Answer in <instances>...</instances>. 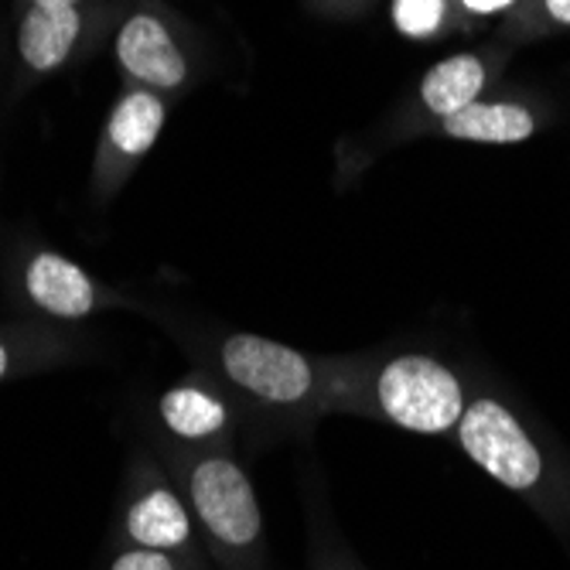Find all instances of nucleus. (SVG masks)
I'll return each instance as SVG.
<instances>
[{
	"label": "nucleus",
	"mask_w": 570,
	"mask_h": 570,
	"mask_svg": "<svg viewBox=\"0 0 570 570\" xmlns=\"http://www.w3.org/2000/svg\"><path fill=\"white\" fill-rule=\"evenodd\" d=\"M114 570H175L171 567V560L161 553V550H134V553H124L117 563H114Z\"/></svg>",
	"instance_id": "obj_14"
},
{
	"label": "nucleus",
	"mask_w": 570,
	"mask_h": 570,
	"mask_svg": "<svg viewBox=\"0 0 570 570\" xmlns=\"http://www.w3.org/2000/svg\"><path fill=\"white\" fill-rule=\"evenodd\" d=\"M530 110L515 102H469L464 110L444 117V130L461 140H482V144H520L533 134Z\"/></svg>",
	"instance_id": "obj_8"
},
{
	"label": "nucleus",
	"mask_w": 570,
	"mask_h": 570,
	"mask_svg": "<svg viewBox=\"0 0 570 570\" xmlns=\"http://www.w3.org/2000/svg\"><path fill=\"white\" fill-rule=\"evenodd\" d=\"M376 390L390 421L417 434H441L454 428L464 413L458 380L428 355L393 358Z\"/></svg>",
	"instance_id": "obj_1"
},
{
	"label": "nucleus",
	"mask_w": 570,
	"mask_h": 570,
	"mask_svg": "<svg viewBox=\"0 0 570 570\" xmlns=\"http://www.w3.org/2000/svg\"><path fill=\"white\" fill-rule=\"evenodd\" d=\"M161 127H165L161 99L150 92H130L120 99V107L110 117V140L117 150L137 158V154H147L154 147Z\"/></svg>",
	"instance_id": "obj_11"
},
{
	"label": "nucleus",
	"mask_w": 570,
	"mask_h": 570,
	"mask_svg": "<svg viewBox=\"0 0 570 570\" xmlns=\"http://www.w3.org/2000/svg\"><path fill=\"white\" fill-rule=\"evenodd\" d=\"M117 56L134 79H140L147 86H158V89L181 86L185 72H188L171 35L165 31V24L158 18H150V14H134L124 24L120 38H117Z\"/></svg>",
	"instance_id": "obj_5"
},
{
	"label": "nucleus",
	"mask_w": 570,
	"mask_h": 570,
	"mask_svg": "<svg viewBox=\"0 0 570 570\" xmlns=\"http://www.w3.org/2000/svg\"><path fill=\"white\" fill-rule=\"evenodd\" d=\"M461 448L505 489H530L543 472L537 444L495 400H479L461 413Z\"/></svg>",
	"instance_id": "obj_2"
},
{
	"label": "nucleus",
	"mask_w": 570,
	"mask_h": 570,
	"mask_svg": "<svg viewBox=\"0 0 570 570\" xmlns=\"http://www.w3.org/2000/svg\"><path fill=\"white\" fill-rule=\"evenodd\" d=\"M79 38V11L76 8H31L18 31V51L21 59L38 69H59Z\"/></svg>",
	"instance_id": "obj_7"
},
{
	"label": "nucleus",
	"mask_w": 570,
	"mask_h": 570,
	"mask_svg": "<svg viewBox=\"0 0 570 570\" xmlns=\"http://www.w3.org/2000/svg\"><path fill=\"white\" fill-rule=\"evenodd\" d=\"M464 8L469 11H475V14H492V11H502V8H509L512 0H461Z\"/></svg>",
	"instance_id": "obj_15"
},
{
	"label": "nucleus",
	"mask_w": 570,
	"mask_h": 570,
	"mask_svg": "<svg viewBox=\"0 0 570 570\" xmlns=\"http://www.w3.org/2000/svg\"><path fill=\"white\" fill-rule=\"evenodd\" d=\"M161 417L181 438H209L226 424V410L209 393L178 386L161 400Z\"/></svg>",
	"instance_id": "obj_12"
},
{
	"label": "nucleus",
	"mask_w": 570,
	"mask_h": 570,
	"mask_svg": "<svg viewBox=\"0 0 570 570\" xmlns=\"http://www.w3.org/2000/svg\"><path fill=\"white\" fill-rule=\"evenodd\" d=\"M24 287L38 307H45L48 315H59V318H86L96 304V291L89 277L59 253L35 256L24 277Z\"/></svg>",
	"instance_id": "obj_6"
},
{
	"label": "nucleus",
	"mask_w": 570,
	"mask_h": 570,
	"mask_svg": "<svg viewBox=\"0 0 570 570\" xmlns=\"http://www.w3.org/2000/svg\"><path fill=\"white\" fill-rule=\"evenodd\" d=\"M223 366L233 383L271 403H294L311 390L304 355L261 335H233L223 345Z\"/></svg>",
	"instance_id": "obj_4"
},
{
	"label": "nucleus",
	"mask_w": 570,
	"mask_h": 570,
	"mask_svg": "<svg viewBox=\"0 0 570 570\" xmlns=\"http://www.w3.org/2000/svg\"><path fill=\"white\" fill-rule=\"evenodd\" d=\"M547 11H550L560 24H570V0H547Z\"/></svg>",
	"instance_id": "obj_16"
},
{
	"label": "nucleus",
	"mask_w": 570,
	"mask_h": 570,
	"mask_svg": "<svg viewBox=\"0 0 570 570\" xmlns=\"http://www.w3.org/2000/svg\"><path fill=\"white\" fill-rule=\"evenodd\" d=\"M4 373H8V348L0 345V376H4Z\"/></svg>",
	"instance_id": "obj_18"
},
{
	"label": "nucleus",
	"mask_w": 570,
	"mask_h": 570,
	"mask_svg": "<svg viewBox=\"0 0 570 570\" xmlns=\"http://www.w3.org/2000/svg\"><path fill=\"white\" fill-rule=\"evenodd\" d=\"M191 499L202 523L223 543L246 547L261 533V505H256L249 479L233 461L223 458L202 461L191 475Z\"/></svg>",
	"instance_id": "obj_3"
},
{
	"label": "nucleus",
	"mask_w": 570,
	"mask_h": 570,
	"mask_svg": "<svg viewBox=\"0 0 570 570\" xmlns=\"http://www.w3.org/2000/svg\"><path fill=\"white\" fill-rule=\"evenodd\" d=\"M127 530L147 550H168V547L185 543V537H188V515H185V505L171 492L158 489V492L144 495L130 509Z\"/></svg>",
	"instance_id": "obj_10"
},
{
	"label": "nucleus",
	"mask_w": 570,
	"mask_h": 570,
	"mask_svg": "<svg viewBox=\"0 0 570 570\" xmlns=\"http://www.w3.org/2000/svg\"><path fill=\"white\" fill-rule=\"evenodd\" d=\"M31 4H35V8H51V11H56V8H76V0H31Z\"/></svg>",
	"instance_id": "obj_17"
},
{
	"label": "nucleus",
	"mask_w": 570,
	"mask_h": 570,
	"mask_svg": "<svg viewBox=\"0 0 570 570\" xmlns=\"http://www.w3.org/2000/svg\"><path fill=\"white\" fill-rule=\"evenodd\" d=\"M393 21L406 38H431L444 21V0H393Z\"/></svg>",
	"instance_id": "obj_13"
},
{
	"label": "nucleus",
	"mask_w": 570,
	"mask_h": 570,
	"mask_svg": "<svg viewBox=\"0 0 570 570\" xmlns=\"http://www.w3.org/2000/svg\"><path fill=\"white\" fill-rule=\"evenodd\" d=\"M482 82H485V66L475 56H451L424 76L421 96L428 102V110H434L438 117H451L469 107V102H475Z\"/></svg>",
	"instance_id": "obj_9"
}]
</instances>
